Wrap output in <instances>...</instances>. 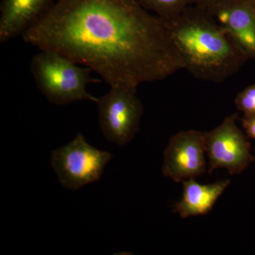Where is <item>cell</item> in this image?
<instances>
[{
	"label": "cell",
	"instance_id": "cell-1",
	"mask_svg": "<svg viewBox=\"0 0 255 255\" xmlns=\"http://www.w3.org/2000/svg\"><path fill=\"white\" fill-rule=\"evenodd\" d=\"M22 38L91 69L110 87L137 88L184 69L165 23L135 0H58Z\"/></svg>",
	"mask_w": 255,
	"mask_h": 255
},
{
	"label": "cell",
	"instance_id": "cell-2",
	"mask_svg": "<svg viewBox=\"0 0 255 255\" xmlns=\"http://www.w3.org/2000/svg\"><path fill=\"white\" fill-rule=\"evenodd\" d=\"M165 23L184 69L196 78L220 83L237 73L248 57L210 13L193 4Z\"/></svg>",
	"mask_w": 255,
	"mask_h": 255
},
{
	"label": "cell",
	"instance_id": "cell-3",
	"mask_svg": "<svg viewBox=\"0 0 255 255\" xmlns=\"http://www.w3.org/2000/svg\"><path fill=\"white\" fill-rule=\"evenodd\" d=\"M78 65L56 52L40 50L32 58L31 72L39 91L53 105L81 101L97 103L99 98L90 95L87 87L101 80L92 78L91 69Z\"/></svg>",
	"mask_w": 255,
	"mask_h": 255
},
{
	"label": "cell",
	"instance_id": "cell-4",
	"mask_svg": "<svg viewBox=\"0 0 255 255\" xmlns=\"http://www.w3.org/2000/svg\"><path fill=\"white\" fill-rule=\"evenodd\" d=\"M112 157L110 152L95 148L79 133L71 142L53 151L51 164L61 185L77 190L100 180Z\"/></svg>",
	"mask_w": 255,
	"mask_h": 255
},
{
	"label": "cell",
	"instance_id": "cell-5",
	"mask_svg": "<svg viewBox=\"0 0 255 255\" xmlns=\"http://www.w3.org/2000/svg\"><path fill=\"white\" fill-rule=\"evenodd\" d=\"M136 92L133 87H110L99 98V123L109 141L125 145L139 131L144 108Z\"/></svg>",
	"mask_w": 255,
	"mask_h": 255
},
{
	"label": "cell",
	"instance_id": "cell-6",
	"mask_svg": "<svg viewBox=\"0 0 255 255\" xmlns=\"http://www.w3.org/2000/svg\"><path fill=\"white\" fill-rule=\"evenodd\" d=\"M237 119V114H233L219 127L204 132L209 174L218 168L226 169L231 174H241L255 160L251 142L236 125Z\"/></svg>",
	"mask_w": 255,
	"mask_h": 255
},
{
	"label": "cell",
	"instance_id": "cell-7",
	"mask_svg": "<svg viewBox=\"0 0 255 255\" xmlns=\"http://www.w3.org/2000/svg\"><path fill=\"white\" fill-rule=\"evenodd\" d=\"M205 152L204 132H177L164 151L162 173L176 182L199 177L206 171Z\"/></svg>",
	"mask_w": 255,
	"mask_h": 255
},
{
	"label": "cell",
	"instance_id": "cell-8",
	"mask_svg": "<svg viewBox=\"0 0 255 255\" xmlns=\"http://www.w3.org/2000/svg\"><path fill=\"white\" fill-rule=\"evenodd\" d=\"M208 12L248 59H255V6L251 0H235Z\"/></svg>",
	"mask_w": 255,
	"mask_h": 255
},
{
	"label": "cell",
	"instance_id": "cell-9",
	"mask_svg": "<svg viewBox=\"0 0 255 255\" xmlns=\"http://www.w3.org/2000/svg\"><path fill=\"white\" fill-rule=\"evenodd\" d=\"M58 0H1L0 43L22 36Z\"/></svg>",
	"mask_w": 255,
	"mask_h": 255
},
{
	"label": "cell",
	"instance_id": "cell-10",
	"mask_svg": "<svg viewBox=\"0 0 255 255\" xmlns=\"http://www.w3.org/2000/svg\"><path fill=\"white\" fill-rule=\"evenodd\" d=\"M183 183L182 199L174 206V212L183 219L209 214L220 196L231 184L223 180L211 184H201L189 179Z\"/></svg>",
	"mask_w": 255,
	"mask_h": 255
},
{
	"label": "cell",
	"instance_id": "cell-11",
	"mask_svg": "<svg viewBox=\"0 0 255 255\" xmlns=\"http://www.w3.org/2000/svg\"><path fill=\"white\" fill-rule=\"evenodd\" d=\"M142 8L152 12L164 22L176 17L194 4V0H135Z\"/></svg>",
	"mask_w": 255,
	"mask_h": 255
},
{
	"label": "cell",
	"instance_id": "cell-12",
	"mask_svg": "<svg viewBox=\"0 0 255 255\" xmlns=\"http://www.w3.org/2000/svg\"><path fill=\"white\" fill-rule=\"evenodd\" d=\"M238 110L244 113L245 116L255 114V84L246 87L240 92L235 100Z\"/></svg>",
	"mask_w": 255,
	"mask_h": 255
},
{
	"label": "cell",
	"instance_id": "cell-13",
	"mask_svg": "<svg viewBox=\"0 0 255 255\" xmlns=\"http://www.w3.org/2000/svg\"><path fill=\"white\" fill-rule=\"evenodd\" d=\"M233 1L235 0H194V4L206 11H211L218 6Z\"/></svg>",
	"mask_w": 255,
	"mask_h": 255
},
{
	"label": "cell",
	"instance_id": "cell-14",
	"mask_svg": "<svg viewBox=\"0 0 255 255\" xmlns=\"http://www.w3.org/2000/svg\"><path fill=\"white\" fill-rule=\"evenodd\" d=\"M243 128L246 130L247 135L255 139V114L252 116H245L242 119Z\"/></svg>",
	"mask_w": 255,
	"mask_h": 255
},
{
	"label": "cell",
	"instance_id": "cell-15",
	"mask_svg": "<svg viewBox=\"0 0 255 255\" xmlns=\"http://www.w3.org/2000/svg\"><path fill=\"white\" fill-rule=\"evenodd\" d=\"M252 2H253V4H254V6H255V0H251Z\"/></svg>",
	"mask_w": 255,
	"mask_h": 255
}]
</instances>
